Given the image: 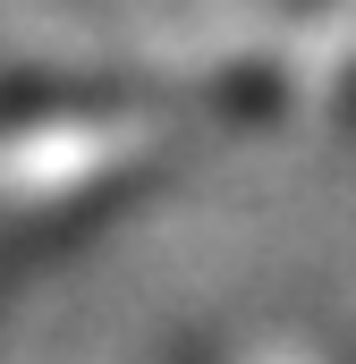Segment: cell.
<instances>
[{
    "label": "cell",
    "instance_id": "obj_3",
    "mask_svg": "<svg viewBox=\"0 0 356 364\" xmlns=\"http://www.w3.org/2000/svg\"><path fill=\"white\" fill-rule=\"evenodd\" d=\"M263 9H314V0H263Z\"/></svg>",
    "mask_w": 356,
    "mask_h": 364
},
{
    "label": "cell",
    "instance_id": "obj_2",
    "mask_svg": "<svg viewBox=\"0 0 356 364\" xmlns=\"http://www.w3.org/2000/svg\"><path fill=\"white\" fill-rule=\"evenodd\" d=\"M271 364H331V356H314V348H288V356H271Z\"/></svg>",
    "mask_w": 356,
    "mask_h": 364
},
{
    "label": "cell",
    "instance_id": "obj_1",
    "mask_svg": "<svg viewBox=\"0 0 356 364\" xmlns=\"http://www.w3.org/2000/svg\"><path fill=\"white\" fill-rule=\"evenodd\" d=\"M323 110H331V127L356 144V43L340 51V68H331V85H323Z\"/></svg>",
    "mask_w": 356,
    "mask_h": 364
}]
</instances>
